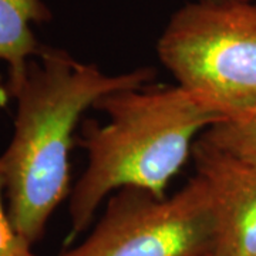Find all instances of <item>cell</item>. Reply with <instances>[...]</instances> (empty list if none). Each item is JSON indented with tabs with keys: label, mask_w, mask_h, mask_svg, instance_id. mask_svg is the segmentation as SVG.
<instances>
[{
	"label": "cell",
	"mask_w": 256,
	"mask_h": 256,
	"mask_svg": "<svg viewBox=\"0 0 256 256\" xmlns=\"http://www.w3.org/2000/svg\"><path fill=\"white\" fill-rule=\"evenodd\" d=\"M28 62L18 86L14 131L0 156V182L10 222L33 246L52 214L70 195V152L82 112L111 92L137 88L156 78L152 67L110 76L62 48L44 46Z\"/></svg>",
	"instance_id": "obj_1"
},
{
	"label": "cell",
	"mask_w": 256,
	"mask_h": 256,
	"mask_svg": "<svg viewBox=\"0 0 256 256\" xmlns=\"http://www.w3.org/2000/svg\"><path fill=\"white\" fill-rule=\"evenodd\" d=\"M50 18L52 13L43 0H0V60L9 70L6 92L20 84L28 62L44 47L37 42L32 26Z\"/></svg>",
	"instance_id": "obj_6"
},
{
	"label": "cell",
	"mask_w": 256,
	"mask_h": 256,
	"mask_svg": "<svg viewBox=\"0 0 256 256\" xmlns=\"http://www.w3.org/2000/svg\"><path fill=\"white\" fill-rule=\"evenodd\" d=\"M192 156L215 206L212 256H256V165L239 161L200 138Z\"/></svg>",
	"instance_id": "obj_5"
},
{
	"label": "cell",
	"mask_w": 256,
	"mask_h": 256,
	"mask_svg": "<svg viewBox=\"0 0 256 256\" xmlns=\"http://www.w3.org/2000/svg\"><path fill=\"white\" fill-rule=\"evenodd\" d=\"M178 86L232 118L256 108V3L198 0L176 10L158 40Z\"/></svg>",
	"instance_id": "obj_3"
},
{
	"label": "cell",
	"mask_w": 256,
	"mask_h": 256,
	"mask_svg": "<svg viewBox=\"0 0 256 256\" xmlns=\"http://www.w3.org/2000/svg\"><path fill=\"white\" fill-rule=\"evenodd\" d=\"M198 138L239 161L256 165V108L214 124Z\"/></svg>",
	"instance_id": "obj_7"
},
{
	"label": "cell",
	"mask_w": 256,
	"mask_h": 256,
	"mask_svg": "<svg viewBox=\"0 0 256 256\" xmlns=\"http://www.w3.org/2000/svg\"><path fill=\"white\" fill-rule=\"evenodd\" d=\"M3 185L0 182V256H36L32 246L18 235L3 205Z\"/></svg>",
	"instance_id": "obj_8"
},
{
	"label": "cell",
	"mask_w": 256,
	"mask_h": 256,
	"mask_svg": "<svg viewBox=\"0 0 256 256\" xmlns=\"http://www.w3.org/2000/svg\"><path fill=\"white\" fill-rule=\"evenodd\" d=\"M94 108L107 112L108 121H86L76 141L88 162L70 194L72 236L90 225L110 192L138 188L165 198L198 134L226 120L208 98L178 84L111 92Z\"/></svg>",
	"instance_id": "obj_2"
},
{
	"label": "cell",
	"mask_w": 256,
	"mask_h": 256,
	"mask_svg": "<svg viewBox=\"0 0 256 256\" xmlns=\"http://www.w3.org/2000/svg\"><path fill=\"white\" fill-rule=\"evenodd\" d=\"M215 236L212 194L196 174L171 198L118 190L92 235L58 256H212Z\"/></svg>",
	"instance_id": "obj_4"
},
{
	"label": "cell",
	"mask_w": 256,
	"mask_h": 256,
	"mask_svg": "<svg viewBox=\"0 0 256 256\" xmlns=\"http://www.w3.org/2000/svg\"><path fill=\"white\" fill-rule=\"evenodd\" d=\"M208 2H256V0H208Z\"/></svg>",
	"instance_id": "obj_9"
}]
</instances>
